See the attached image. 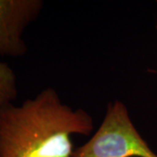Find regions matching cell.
Instances as JSON below:
<instances>
[{
  "label": "cell",
  "mask_w": 157,
  "mask_h": 157,
  "mask_svg": "<svg viewBox=\"0 0 157 157\" xmlns=\"http://www.w3.org/2000/svg\"><path fill=\"white\" fill-rule=\"evenodd\" d=\"M94 119L47 87L20 106L0 108V157H72V135L89 136Z\"/></svg>",
  "instance_id": "cell-1"
},
{
  "label": "cell",
  "mask_w": 157,
  "mask_h": 157,
  "mask_svg": "<svg viewBox=\"0 0 157 157\" xmlns=\"http://www.w3.org/2000/svg\"><path fill=\"white\" fill-rule=\"evenodd\" d=\"M72 157H157L139 134L123 102H109L100 128Z\"/></svg>",
  "instance_id": "cell-2"
},
{
  "label": "cell",
  "mask_w": 157,
  "mask_h": 157,
  "mask_svg": "<svg viewBox=\"0 0 157 157\" xmlns=\"http://www.w3.org/2000/svg\"><path fill=\"white\" fill-rule=\"evenodd\" d=\"M42 7L41 0H0V56L26 53L23 33L37 19Z\"/></svg>",
  "instance_id": "cell-3"
},
{
  "label": "cell",
  "mask_w": 157,
  "mask_h": 157,
  "mask_svg": "<svg viewBox=\"0 0 157 157\" xmlns=\"http://www.w3.org/2000/svg\"><path fill=\"white\" fill-rule=\"evenodd\" d=\"M17 95L15 73L9 65L0 62V108L12 103Z\"/></svg>",
  "instance_id": "cell-4"
},
{
  "label": "cell",
  "mask_w": 157,
  "mask_h": 157,
  "mask_svg": "<svg viewBox=\"0 0 157 157\" xmlns=\"http://www.w3.org/2000/svg\"><path fill=\"white\" fill-rule=\"evenodd\" d=\"M156 28H157V27H156Z\"/></svg>",
  "instance_id": "cell-5"
}]
</instances>
